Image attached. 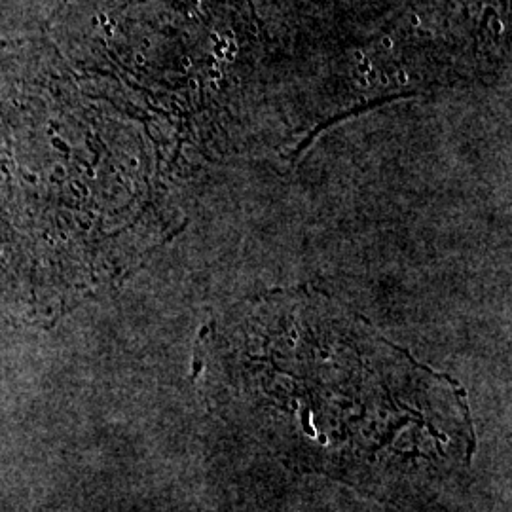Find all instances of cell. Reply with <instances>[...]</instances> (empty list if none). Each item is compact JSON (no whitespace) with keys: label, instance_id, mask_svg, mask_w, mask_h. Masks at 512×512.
<instances>
[{"label":"cell","instance_id":"1","mask_svg":"<svg viewBox=\"0 0 512 512\" xmlns=\"http://www.w3.org/2000/svg\"><path fill=\"white\" fill-rule=\"evenodd\" d=\"M0 63V311L46 315L109 272L97 114L73 82Z\"/></svg>","mask_w":512,"mask_h":512}]
</instances>
